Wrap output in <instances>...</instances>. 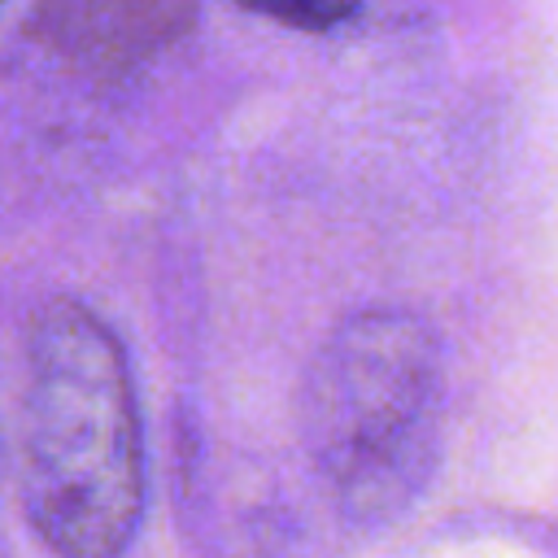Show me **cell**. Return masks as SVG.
<instances>
[{"instance_id":"1","label":"cell","mask_w":558,"mask_h":558,"mask_svg":"<svg viewBox=\"0 0 558 558\" xmlns=\"http://www.w3.org/2000/svg\"><path fill=\"white\" fill-rule=\"evenodd\" d=\"M17 497L57 558H122L144 514V432L118 336L74 296L26 323Z\"/></svg>"},{"instance_id":"2","label":"cell","mask_w":558,"mask_h":558,"mask_svg":"<svg viewBox=\"0 0 558 558\" xmlns=\"http://www.w3.org/2000/svg\"><path fill=\"white\" fill-rule=\"evenodd\" d=\"M445 357L405 310H362L327 331L301 379L305 458L353 527L401 519L440 466Z\"/></svg>"},{"instance_id":"3","label":"cell","mask_w":558,"mask_h":558,"mask_svg":"<svg viewBox=\"0 0 558 558\" xmlns=\"http://www.w3.org/2000/svg\"><path fill=\"white\" fill-rule=\"evenodd\" d=\"M196 0H35L31 39L83 74H126L183 39Z\"/></svg>"},{"instance_id":"4","label":"cell","mask_w":558,"mask_h":558,"mask_svg":"<svg viewBox=\"0 0 558 558\" xmlns=\"http://www.w3.org/2000/svg\"><path fill=\"white\" fill-rule=\"evenodd\" d=\"M235 4L257 17H270L279 26H292V31H331L362 0H235Z\"/></svg>"}]
</instances>
